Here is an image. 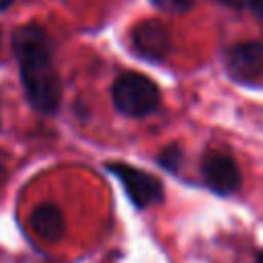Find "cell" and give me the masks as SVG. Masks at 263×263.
I'll list each match as a JSON object with an SVG mask.
<instances>
[{"label": "cell", "mask_w": 263, "mask_h": 263, "mask_svg": "<svg viewBox=\"0 0 263 263\" xmlns=\"http://www.w3.org/2000/svg\"><path fill=\"white\" fill-rule=\"evenodd\" d=\"M12 49L29 103L41 113H53L62 99V84L53 68L47 33L37 25L21 27L12 35Z\"/></svg>", "instance_id": "6da1fadb"}, {"label": "cell", "mask_w": 263, "mask_h": 263, "mask_svg": "<svg viewBox=\"0 0 263 263\" xmlns=\"http://www.w3.org/2000/svg\"><path fill=\"white\" fill-rule=\"evenodd\" d=\"M111 97L115 109L129 117H144L160 105L158 86L138 72L121 74L111 88Z\"/></svg>", "instance_id": "7a4b0ae2"}, {"label": "cell", "mask_w": 263, "mask_h": 263, "mask_svg": "<svg viewBox=\"0 0 263 263\" xmlns=\"http://www.w3.org/2000/svg\"><path fill=\"white\" fill-rule=\"evenodd\" d=\"M107 171L121 181L127 197L138 208H148V205L162 201L164 189H162V183L154 175L144 173L142 168L125 164V162H109Z\"/></svg>", "instance_id": "3957f363"}, {"label": "cell", "mask_w": 263, "mask_h": 263, "mask_svg": "<svg viewBox=\"0 0 263 263\" xmlns=\"http://www.w3.org/2000/svg\"><path fill=\"white\" fill-rule=\"evenodd\" d=\"M201 173L208 187L220 195L234 193L242 181L236 160L224 150H208L201 160Z\"/></svg>", "instance_id": "277c9868"}, {"label": "cell", "mask_w": 263, "mask_h": 263, "mask_svg": "<svg viewBox=\"0 0 263 263\" xmlns=\"http://www.w3.org/2000/svg\"><path fill=\"white\" fill-rule=\"evenodd\" d=\"M132 45L144 60L160 62L171 53V33L160 21H142L132 31Z\"/></svg>", "instance_id": "5b68a950"}, {"label": "cell", "mask_w": 263, "mask_h": 263, "mask_svg": "<svg viewBox=\"0 0 263 263\" xmlns=\"http://www.w3.org/2000/svg\"><path fill=\"white\" fill-rule=\"evenodd\" d=\"M228 72L240 82H255L263 76V43L245 41L228 51Z\"/></svg>", "instance_id": "8992f818"}, {"label": "cell", "mask_w": 263, "mask_h": 263, "mask_svg": "<svg viewBox=\"0 0 263 263\" xmlns=\"http://www.w3.org/2000/svg\"><path fill=\"white\" fill-rule=\"evenodd\" d=\"M31 228L43 240L62 238V234L66 230V220H64L62 210L53 203H43V205L35 208L31 214Z\"/></svg>", "instance_id": "52a82bcc"}, {"label": "cell", "mask_w": 263, "mask_h": 263, "mask_svg": "<svg viewBox=\"0 0 263 263\" xmlns=\"http://www.w3.org/2000/svg\"><path fill=\"white\" fill-rule=\"evenodd\" d=\"M150 2L164 12H185L193 6L195 0H150Z\"/></svg>", "instance_id": "ba28073f"}, {"label": "cell", "mask_w": 263, "mask_h": 263, "mask_svg": "<svg viewBox=\"0 0 263 263\" xmlns=\"http://www.w3.org/2000/svg\"><path fill=\"white\" fill-rule=\"evenodd\" d=\"M179 160H181V152H179L177 146H168V148L162 150V154H160V164L166 166V168H171V171L177 168V162H179Z\"/></svg>", "instance_id": "9c48e42d"}, {"label": "cell", "mask_w": 263, "mask_h": 263, "mask_svg": "<svg viewBox=\"0 0 263 263\" xmlns=\"http://www.w3.org/2000/svg\"><path fill=\"white\" fill-rule=\"evenodd\" d=\"M249 6L257 16L263 18V0H249Z\"/></svg>", "instance_id": "30bf717a"}, {"label": "cell", "mask_w": 263, "mask_h": 263, "mask_svg": "<svg viewBox=\"0 0 263 263\" xmlns=\"http://www.w3.org/2000/svg\"><path fill=\"white\" fill-rule=\"evenodd\" d=\"M224 2H226L228 6H232V8H242L249 0H224Z\"/></svg>", "instance_id": "8fae6325"}, {"label": "cell", "mask_w": 263, "mask_h": 263, "mask_svg": "<svg viewBox=\"0 0 263 263\" xmlns=\"http://www.w3.org/2000/svg\"><path fill=\"white\" fill-rule=\"evenodd\" d=\"M10 4H12V0H0V10L6 8V6H10Z\"/></svg>", "instance_id": "7c38bea8"}, {"label": "cell", "mask_w": 263, "mask_h": 263, "mask_svg": "<svg viewBox=\"0 0 263 263\" xmlns=\"http://www.w3.org/2000/svg\"><path fill=\"white\" fill-rule=\"evenodd\" d=\"M255 263H263V251H259V255H257V261Z\"/></svg>", "instance_id": "4fadbf2b"}, {"label": "cell", "mask_w": 263, "mask_h": 263, "mask_svg": "<svg viewBox=\"0 0 263 263\" xmlns=\"http://www.w3.org/2000/svg\"><path fill=\"white\" fill-rule=\"evenodd\" d=\"M2 177H4V166H2V162H0V181H2Z\"/></svg>", "instance_id": "5bb4252c"}]
</instances>
